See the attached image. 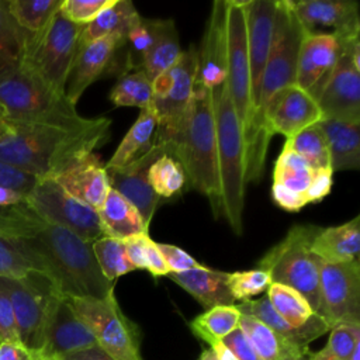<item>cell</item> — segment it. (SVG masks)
<instances>
[{
  "label": "cell",
  "mask_w": 360,
  "mask_h": 360,
  "mask_svg": "<svg viewBox=\"0 0 360 360\" xmlns=\"http://www.w3.org/2000/svg\"><path fill=\"white\" fill-rule=\"evenodd\" d=\"M0 233L60 295L105 298L114 292L115 283L103 276L91 243L39 217L25 201L0 210Z\"/></svg>",
  "instance_id": "cell-1"
},
{
  "label": "cell",
  "mask_w": 360,
  "mask_h": 360,
  "mask_svg": "<svg viewBox=\"0 0 360 360\" xmlns=\"http://www.w3.org/2000/svg\"><path fill=\"white\" fill-rule=\"evenodd\" d=\"M304 30L294 14L290 0H277L273 41L263 72L257 105L243 131L246 184L262 179L271 136L266 132L263 117L271 97L281 89L295 84L297 59Z\"/></svg>",
  "instance_id": "cell-2"
},
{
  "label": "cell",
  "mask_w": 360,
  "mask_h": 360,
  "mask_svg": "<svg viewBox=\"0 0 360 360\" xmlns=\"http://www.w3.org/2000/svg\"><path fill=\"white\" fill-rule=\"evenodd\" d=\"M110 125L104 117L93 128L79 131L11 122V134L0 142V160L38 179H52L72 160L104 143Z\"/></svg>",
  "instance_id": "cell-3"
},
{
  "label": "cell",
  "mask_w": 360,
  "mask_h": 360,
  "mask_svg": "<svg viewBox=\"0 0 360 360\" xmlns=\"http://www.w3.org/2000/svg\"><path fill=\"white\" fill-rule=\"evenodd\" d=\"M174 159L183 166L186 180L205 195L215 215L221 212L217 163V127L212 90L195 83L181 128L173 142Z\"/></svg>",
  "instance_id": "cell-4"
},
{
  "label": "cell",
  "mask_w": 360,
  "mask_h": 360,
  "mask_svg": "<svg viewBox=\"0 0 360 360\" xmlns=\"http://www.w3.org/2000/svg\"><path fill=\"white\" fill-rule=\"evenodd\" d=\"M0 105L8 122L79 131L93 128L100 121L82 117L65 94L51 89L24 62L0 73Z\"/></svg>",
  "instance_id": "cell-5"
},
{
  "label": "cell",
  "mask_w": 360,
  "mask_h": 360,
  "mask_svg": "<svg viewBox=\"0 0 360 360\" xmlns=\"http://www.w3.org/2000/svg\"><path fill=\"white\" fill-rule=\"evenodd\" d=\"M217 127V163L221 212L236 235L243 231L245 146L240 121L232 105L226 82L212 90Z\"/></svg>",
  "instance_id": "cell-6"
},
{
  "label": "cell",
  "mask_w": 360,
  "mask_h": 360,
  "mask_svg": "<svg viewBox=\"0 0 360 360\" xmlns=\"http://www.w3.org/2000/svg\"><path fill=\"white\" fill-rule=\"evenodd\" d=\"M319 229L315 225H294L280 242L257 260L259 269L269 273L271 283L298 291L315 314L319 311V269L322 260L314 255L311 245Z\"/></svg>",
  "instance_id": "cell-7"
},
{
  "label": "cell",
  "mask_w": 360,
  "mask_h": 360,
  "mask_svg": "<svg viewBox=\"0 0 360 360\" xmlns=\"http://www.w3.org/2000/svg\"><path fill=\"white\" fill-rule=\"evenodd\" d=\"M83 27L66 20L59 10L37 35L28 37L22 60L51 89L65 94L66 80L80 46Z\"/></svg>",
  "instance_id": "cell-8"
},
{
  "label": "cell",
  "mask_w": 360,
  "mask_h": 360,
  "mask_svg": "<svg viewBox=\"0 0 360 360\" xmlns=\"http://www.w3.org/2000/svg\"><path fill=\"white\" fill-rule=\"evenodd\" d=\"M66 298L107 354L114 360H143L139 350V329L121 311L114 292L105 298Z\"/></svg>",
  "instance_id": "cell-9"
},
{
  "label": "cell",
  "mask_w": 360,
  "mask_h": 360,
  "mask_svg": "<svg viewBox=\"0 0 360 360\" xmlns=\"http://www.w3.org/2000/svg\"><path fill=\"white\" fill-rule=\"evenodd\" d=\"M0 290L10 300L20 342L28 350L39 352L51 302L59 291L38 271H30L22 277H0Z\"/></svg>",
  "instance_id": "cell-10"
},
{
  "label": "cell",
  "mask_w": 360,
  "mask_h": 360,
  "mask_svg": "<svg viewBox=\"0 0 360 360\" xmlns=\"http://www.w3.org/2000/svg\"><path fill=\"white\" fill-rule=\"evenodd\" d=\"M197 76V46L190 45L180 59L153 83L152 107L158 115L155 138L173 142L188 110Z\"/></svg>",
  "instance_id": "cell-11"
},
{
  "label": "cell",
  "mask_w": 360,
  "mask_h": 360,
  "mask_svg": "<svg viewBox=\"0 0 360 360\" xmlns=\"http://www.w3.org/2000/svg\"><path fill=\"white\" fill-rule=\"evenodd\" d=\"M316 101L323 118L360 124V38L343 42Z\"/></svg>",
  "instance_id": "cell-12"
},
{
  "label": "cell",
  "mask_w": 360,
  "mask_h": 360,
  "mask_svg": "<svg viewBox=\"0 0 360 360\" xmlns=\"http://www.w3.org/2000/svg\"><path fill=\"white\" fill-rule=\"evenodd\" d=\"M25 202L39 217L72 231L89 243L103 238L97 211L66 193L53 179H39Z\"/></svg>",
  "instance_id": "cell-13"
},
{
  "label": "cell",
  "mask_w": 360,
  "mask_h": 360,
  "mask_svg": "<svg viewBox=\"0 0 360 360\" xmlns=\"http://www.w3.org/2000/svg\"><path fill=\"white\" fill-rule=\"evenodd\" d=\"M318 315L332 328L360 323V262L323 263L319 269Z\"/></svg>",
  "instance_id": "cell-14"
},
{
  "label": "cell",
  "mask_w": 360,
  "mask_h": 360,
  "mask_svg": "<svg viewBox=\"0 0 360 360\" xmlns=\"http://www.w3.org/2000/svg\"><path fill=\"white\" fill-rule=\"evenodd\" d=\"M246 0H226V86L232 105L242 125V132L248 124L250 110L248 34H246Z\"/></svg>",
  "instance_id": "cell-15"
},
{
  "label": "cell",
  "mask_w": 360,
  "mask_h": 360,
  "mask_svg": "<svg viewBox=\"0 0 360 360\" xmlns=\"http://www.w3.org/2000/svg\"><path fill=\"white\" fill-rule=\"evenodd\" d=\"M163 155H170L174 158L173 145L169 142L158 141L155 138L150 148L139 158L134 159L122 167L105 169L110 188L121 194L138 210L148 228L159 204V197L149 186L148 170L149 166Z\"/></svg>",
  "instance_id": "cell-16"
},
{
  "label": "cell",
  "mask_w": 360,
  "mask_h": 360,
  "mask_svg": "<svg viewBox=\"0 0 360 360\" xmlns=\"http://www.w3.org/2000/svg\"><path fill=\"white\" fill-rule=\"evenodd\" d=\"M305 34L333 35L339 41L360 37L359 4L349 0H290Z\"/></svg>",
  "instance_id": "cell-17"
},
{
  "label": "cell",
  "mask_w": 360,
  "mask_h": 360,
  "mask_svg": "<svg viewBox=\"0 0 360 360\" xmlns=\"http://www.w3.org/2000/svg\"><path fill=\"white\" fill-rule=\"evenodd\" d=\"M322 118L316 98L300 86L290 84L271 97L264 111L263 124L270 136L280 134L288 139L318 124Z\"/></svg>",
  "instance_id": "cell-18"
},
{
  "label": "cell",
  "mask_w": 360,
  "mask_h": 360,
  "mask_svg": "<svg viewBox=\"0 0 360 360\" xmlns=\"http://www.w3.org/2000/svg\"><path fill=\"white\" fill-rule=\"evenodd\" d=\"M97 339L84 321L73 311L66 297L58 294L51 302L39 353L59 359L97 346Z\"/></svg>",
  "instance_id": "cell-19"
},
{
  "label": "cell",
  "mask_w": 360,
  "mask_h": 360,
  "mask_svg": "<svg viewBox=\"0 0 360 360\" xmlns=\"http://www.w3.org/2000/svg\"><path fill=\"white\" fill-rule=\"evenodd\" d=\"M277 0H246V34H248V59H249V84H250V110L248 124L257 105L260 83L267 65L269 52L273 41L274 13ZM246 124V127H248ZM245 127V128H246ZM245 131V129H243Z\"/></svg>",
  "instance_id": "cell-20"
},
{
  "label": "cell",
  "mask_w": 360,
  "mask_h": 360,
  "mask_svg": "<svg viewBox=\"0 0 360 360\" xmlns=\"http://www.w3.org/2000/svg\"><path fill=\"white\" fill-rule=\"evenodd\" d=\"M226 0L212 3L210 17L197 48V76L195 83L211 90L226 80Z\"/></svg>",
  "instance_id": "cell-21"
},
{
  "label": "cell",
  "mask_w": 360,
  "mask_h": 360,
  "mask_svg": "<svg viewBox=\"0 0 360 360\" xmlns=\"http://www.w3.org/2000/svg\"><path fill=\"white\" fill-rule=\"evenodd\" d=\"M342 46L343 42L333 35L304 34L298 51L295 84L318 98Z\"/></svg>",
  "instance_id": "cell-22"
},
{
  "label": "cell",
  "mask_w": 360,
  "mask_h": 360,
  "mask_svg": "<svg viewBox=\"0 0 360 360\" xmlns=\"http://www.w3.org/2000/svg\"><path fill=\"white\" fill-rule=\"evenodd\" d=\"M66 193L98 211L110 191L105 165L94 152L83 155L52 177Z\"/></svg>",
  "instance_id": "cell-23"
},
{
  "label": "cell",
  "mask_w": 360,
  "mask_h": 360,
  "mask_svg": "<svg viewBox=\"0 0 360 360\" xmlns=\"http://www.w3.org/2000/svg\"><path fill=\"white\" fill-rule=\"evenodd\" d=\"M122 44V35H111L79 46L65 86V96L72 104L76 105L84 90L112 66Z\"/></svg>",
  "instance_id": "cell-24"
},
{
  "label": "cell",
  "mask_w": 360,
  "mask_h": 360,
  "mask_svg": "<svg viewBox=\"0 0 360 360\" xmlns=\"http://www.w3.org/2000/svg\"><path fill=\"white\" fill-rule=\"evenodd\" d=\"M235 305L240 314L259 319L277 335H280L283 339L302 350H309V343L322 336L323 333L329 332L330 329L326 321L321 318L318 314H315L309 321H307L301 326L290 325L273 309L266 295L257 300H248Z\"/></svg>",
  "instance_id": "cell-25"
},
{
  "label": "cell",
  "mask_w": 360,
  "mask_h": 360,
  "mask_svg": "<svg viewBox=\"0 0 360 360\" xmlns=\"http://www.w3.org/2000/svg\"><path fill=\"white\" fill-rule=\"evenodd\" d=\"M177 285L194 297L205 309L218 305H233L235 300L228 288V273L198 266L183 273L167 274Z\"/></svg>",
  "instance_id": "cell-26"
},
{
  "label": "cell",
  "mask_w": 360,
  "mask_h": 360,
  "mask_svg": "<svg viewBox=\"0 0 360 360\" xmlns=\"http://www.w3.org/2000/svg\"><path fill=\"white\" fill-rule=\"evenodd\" d=\"M311 249L323 263H345L359 260L360 217L336 225L321 228L312 240Z\"/></svg>",
  "instance_id": "cell-27"
},
{
  "label": "cell",
  "mask_w": 360,
  "mask_h": 360,
  "mask_svg": "<svg viewBox=\"0 0 360 360\" xmlns=\"http://www.w3.org/2000/svg\"><path fill=\"white\" fill-rule=\"evenodd\" d=\"M318 127L325 135L332 172L360 167V124L322 118Z\"/></svg>",
  "instance_id": "cell-28"
},
{
  "label": "cell",
  "mask_w": 360,
  "mask_h": 360,
  "mask_svg": "<svg viewBox=\"0 0 360 360\" xmlns=\"http://www.w3.org/2000/svg\"><path fill=\"white\" fill-rule=\"evenodd\" d=\"M97 214L103 236L124 240L129 236L148 232V226L138 210L112 188H110Z\"/></svg>",
  "instance_id": "cell-29"
},
{
  "label": "cell",
  "mask_w": 360,
  "mask_h": 360,
  "mask_svg": "<svg viewBox=\"0 0 360 360\" xmlns=\"http://www.w3.org/2000/svg\"><path fill=\"white\" fill-rule=\"evenodd\" d=\"M239 328L252 343L260 360H305L309 353V350L291 345L253 316L240 314Z\"/></svg>",
  "instance_id": "cell-30"
},
{
  "label": "cell",
  "mask_w": 360,
  "mask_h": 360,
  "mask_svg": "<svg viewBox=\"0 0 360 360\" xmlns=\"http://www.w3.org/2000/svg\"><path fill=\"white\" fill-rule=\"evenodd\" d=\"M158 127V115L152 104L142 108L136 121L132 124L110 160L105 163V169L122 167L145 153L153 143Z\"/></svg>",
  "instance_id": "cell-31"
},
{
  "label": "cell",
  "mask_w": 360,
  "mask_h": 360,
  "mask_svg": "<svg viewBox=\"0 0 360 360\" xmlns=\"http://www.w3.org/2000/svg\"><path fill=\"white\" fill-rule=\"evenodd\" d=\"M141 14L129 0H112L91 22L82 30L80 45L90 44L111 35H122L125 38L129 27Z\"/></svg>",
  "instance_id": "cell-32"
},
{
  "label": "cell",
  "mask_w": 360,
  "mask_h": 360,
  "mask_svg": "<svg viewBox=\"0 0 360 360\" xmlns=\"http://www.w3.org/2000/svg\"><path fill=\"white\" fill-rule=\"evenodd\" d=\"M181 52L183 51L174 21L158 20L155 41L143 59L142 69L153 82L180 59Z\"/></svg>",
  "instance_id": "cell-33"
},
{
  "label": "cell",
  "mask_w": 360,
  "mask_h": 360,
  "mask_svg": "<svg viewBox=\"0 0 360 360\" xmlns=\"http://www.w3.org/2000/svg\"><path fill=\"white\" fill-rule=\"evenodd\" d=\"M315 172L301 156L284 145L274 165L273 186L283 187L302 197L308 205L307 193Z\"/></svg>",
  "instance_id": "cell-34"
},
{
  "label": "cell",
  "mask_w": 360,
  "mask_h": 360,
  "mask_svg": "<svg viewBox=\"0 0 360 360\" xmlns=\"http://www.w3.org/2000/svg\"><path fill=\"white\" fill-rule=\"evenodd\" d=\"M240 312L236 305H218L205 309L190 322L191 332L210 346L221 342L239 326Z\"/></svg>",
  "instance_id": "cell-35"
},
{
  "label": "cell",
  "mask_w": 360,
  "mask_h": 360,
  "mask_svg": "<svg viewBox=\"0 0 360 360\" xmlns=\"http://www.w3.org/2000/svg\"><path fill=\"white\" fill-rule=\"evenodd\" d=\"M153 83L143 69L125 72L110 91V100L115 107L146 108L152 104Z\"/></svg>",
  "instance_id": "cell-36"
},
{
  "label": "cell",
  "mask_w": 360,
  "mask_h": 360,
  "mask_svg": "<svg viewBox=\"0 0 360 360\" xmlns=\"http://www.w3.org/2000/svg\"><path fill=\"white\" fill-rule=\"evenodd\" d=\"M62 0H7L17 25L30 37L39 34L59 10Z\"/></svg>",
  "instance_id": "cell-37"
},
{
  "label": "cell",
  "mask_w": 360,
  "mask_h": 360,
  "mask_svg": "<svg viewBox=\"0 0 360 360\" xmlns=\"http://www.w3.org/2000/svg\"><path fill=\"white\" fill-rule=\"evenodd\" d=\"M266 297L273 309L292 326H301L315 315L308 301L298 291L287 285L271 283Z\"/></svg>",
  "instance_id": "cell-38"
},
{
  "label": "cell",
  "mask_w": 360,
  "mask_h": 360,
  "mask_svg": "<svg viewBox=\"0 0 360 360\" xmlns=\"http://www.w3.org/2000/svg\"><path fill=\"white\" fill-rule=\"evenodd\" d=\"M28 37L11 17L7 0H0V73L22 60Z\"/></svg>",
  "instance_id": "cell-39"
},
{
  "label": "cell",
  "mask_w": 360,
  "mask_h": 360,
  "mask_svg": "<svg viewBox=\"0 0 360 360\" xmlns=\"http://www.w3.org/2000/svg\"><path fill=\"white\" fill-rule=\"evenodd\" d=\"M284 145L301 156L314 170L332 169L328 143L318 124L302 129L292 138H288Z\"/></svg>",
  "instance_id": "cell-40"
},
{
  "label": "cell",
  "mask_w": 360,
  "mask_h": 360,
  "mask_svg": "<svg viewBox=\"0 0 360 360\" xmlns=\"http://www.w3.org/2000/svg\"><path fill=\"white\" fill-rule=\"evenodd\" d=\"M91 249L103 276L112 283L135 270L128 260L122 239L103 236L91 243Z\"/></svg>",
  "instance_id": "cell-41"
},
{
  "label": "cell",
  "mask_w": 360,
  "mask_h": 360,
  "mask_svg": "<svg viewBox=\"0 0 360 360\" xmlns=\"http://www.w3.org/2000/svg\"><path fill=\"white\" fill-rule=\"evenodd\" d=\"M148 181L158 197L170 198L184 186L186 174L177 159L163 155L149 166Z\"/></svg>",
  "instance_id": "cell-42"
},
{
  "label": "cell",
  "mask_w": 360,
  "mask_h": 360,
  "mask_svg": "<svg viewBox=\"0 0 360 360\" xmlns=\"http://www.w3.org/2000/svg\"><path fill=\"white\" fill-rule=\"evenodd\" d=\"M360 343V323H339L329 329L328 343L311 352L307 360H350L354 346Z\"/></svg>",
  "instance_id": "cell-43"
},
{
  "label": "cell",
  "mask_w": 360,
  "mask_h": 360,
  "mask_svg": "<svg viewBox=\"0 0 360 360\" xmlns=\"http://www.w3.org/2000/svg\"><path fill=\"white\" fill-rule=\"evenodd\" d=\"M156 24L158 20H149L139 15L127 31L122 45L127 52V69H142L143 59L155 41Z\"/></svg>",
  "instance_id": "cell-44"
},
{
  "label": "cell",
  "mask_w": 360,
  "mask_h": 360,
  "mask_svg": "<svg viewBox=\"0 0 360 360\" xmlns=\"http://www.w3.org/2000/svg\"><path fill=\"white\" fill-rule=\"evenodd\" d=\"M226 283L235 302H243L267 291L271 284V278L267 271L257 267L253 270L228 273Z\"/></svg>",
  "instance_id": "cell-45"
},
{
  "label": "cell",
  "mask_w": 360,
  "mask_h": 360,
  "mask_svg": "<svg viewBox=\"0 0 360 360\" xmlns=\"http://www.w3.org/2000/svg\"><path fill=\"white\" fill-rule=\"evenodd\" d=\"M111 3L112 0H62L59 13L70 22L86 27Z\"/></svg>",
  "instance_id": "cell-46"
},
{
  "label": "cell",
  "mask_w": 360,
  "mask_h": 360,
  "mask_svg": "<svg viewBox=\"0 0 360 360\" xmlns=\"http://www.w3.org/2000/svg\"><path fill=\"white\" fill-rule=\"evenodd\" d=\"M34 271L15 245L0 233V277H22Z\"/></svg>",
  "instance_id": "cell-47"
},
{
  "label": "cell",
  "mask_w": 360,
  "mask_h": 360,
  "mask_svg": "<svg viewBox=\"0 0 360 360\" xmlns=\"http://www.w3.org/2000/svg\"><path fill=\"white\" fill-rule=\"evenodd\" d=\"M39 179L0 160V187L11 188L28 197Z\"/></svg>",
  "instance_id": "cell-48"
},
{
  "label": "cell",
  "mask_w": 360,
  "mask_h": 360,
  "mask_svg": "<svg viewBox=\"0 0 360 360\" xmlns=\"http://www.w3.org/2000/svg\"><path fill=\"white\" fill-rule=\"evenodd\" d=\"M156 246L162 253L170 273H183L201 266V263H198L191 255H188L187 252H184L181 248L176 245L156 242Z\"/></svg>",
  "instance_id": "cell-49"
},
{
  "label": "cell",
  "mask_w": 360,
  "mask_h": 360,
  "mask_svg": "<svg viewBox=\"0 0 360 360\" xmlns=\"http://www.w3.org/2000/svg\"><path fill=\"white\" fill-rule=\"evenodd\" d=\"M1 342H20L14 312L3 290H0V343Z\"/></svg>",
  "instance_id": "cell-50"
},
{
  "label": "cell",
  "mask_w": 360,
  "mask_h": 360,
  "mask_svg": "<svg viewBox=\"0 0 360 360\" xmlns=\"http://www.w3.org/2000/svg\"><path fill=\"white\" fill-rule=\"evenodd\" d=\"M221 342L232 352V354L238 360H260L252 343L249 342V339L239 326L235 330H232L228 336H225Z\"/></svg>",
  "instance_id": "cell-51"
},
{
  "label": "cell",
  "mask_w": 360,
  "mask_h": 360,
  "mask_svg": "<svg viewBox=\"0 0 360 360\" xmlns=\"http://www.w3.org/2000/svg\"><path fill=\"white\" fill-rule=\"evenodd\" d=\"M149 238L150 236L148 232H142L124 239L128 260L135 270L136 269L145 270V253H146V243Z\"/></svg>",
  "instance_id": "cell-52"
},
{
  "label": "cell",
  "mask_w": 360,
  "mask_h": 360,
  "mask_svg": "<svg viewBox=\"0 0 360 360\" xmlns=\"http://www.w3.org/2000/svg\"><path fill=\"white\" fill-rule=\"evenodd\" d=\"M332 179H333L332 169H322V170L315 172L312 183H311V186L308 188V193H307L308 204L319 202L321 200H323L330 193L332 181H333Z\"/></svg>",
  "instance_id": "cell-53"
},
{
  "label": "cell",
  "mask_w": 360,
  "mask_h": 360,
  "mask_svg": "<svg viewBox=\"0 0 360 360\" xmlns=\"http://www.w3.org/2000/svg\"><path fill=\"white\" fill-rule=\"evenodd\" d=\"M145 270H148L153 277L167 276L170 271L165 263L162 253L159 252L156 242L150 238L146 243V253H145Z\"/></svg>",
  "instance_id": "cell-54"
},
{
  "label": "cell",
  "mask_w": 360,
  "mask_h": 360,
  "mask_svg": "<svg viewBox=\"0 0 360 360\" xmlns=\"http://www.w3.org/2000/svg\"><path fill=\"white\" fill-rule=\"evenodd\" d=\"M0 360H32V352L21 342H1Z\"/></svg>",
  "instance_id": "cell-55"
},
{
  "label": "cell",
  "mask_w": 360,
  "mask_h": 360,
  "mask_svg": "<svg viewBox=\"0 0 360 360\" xmlns=\"http://www.w3.org/2000/svg\"><path fill=\"white\" fill-rule=\"evenodd\" d=\"M56 360H114L110 354H107L98 345L82 352H76L68 356H62Z\"/></svg>",
  "instance_id": "cell-56"
},
{
  "label": "cell",
  "mask_w": 360,
  "mask_h": 360,
  "mask_svg": "<svg viewBox=\"0 0 360 360\" xmlns=\"http://www.w3.org/2000/svg\"><path fill=\"white\" fill-rule=\"evenodd\" d=\"M210 349L214 352V354L217 356L218 360H238L232 352L222 343V342H217L214 345L210 346Z\"/></svg>",
  "instance_id": "cell-57"
},
{
  "label": "cell",
  "mask_w": 360,
  "mask_h": 360,
  "mask_svg": "<svg viewBox=\"0 0 360 360\" xmlns=\"http://www.w3.org/2000/svg\"><path fill=\"white\" fill-rule=\"evenodd\" d=\"M13 131V127H11V122H8L6 120V114H4V110L3 107L0 105V142L4 141Z\"/></svg>",
  "instance_id": "cell-58"
},
{
  "label": "cell",
  "mask_w": 360,
  "mask_h": 360,
  "mask_svg": "<svg viewBox=\"0 0 360 360\" xmlns=\"http://www.w3.org/2000/svg\"><path fill=\"white\" fill-rule=\"evenodd\" d=\"M197 360H218L211 349H204Z\"/></svg>",
  "instance_id": "cell-59"
},
{
  "label": "cell",
  "mask_w": 360,
  "mask_h": 360,
  "mask_svg": "<svg viewBox=\"0 0 360 360\" xmlns=\"http://www.w3.org/2000/svg\"><path fill=\"white\" fill-rule=\"evenodd\" d=\"M32 360H56V359H52V357L44 356V354H42V353H39V352H32Z\"/></svg>",
  "instance_id": "cell-60"
},
{
  "label": "cell",
  "mask_w": 360,
  "mask_h": 360,
  "mask_svg": "<svg viewBox=\"0 0 360 360\" xmlns=\"http://www.w3.org/2000/svg\"><path fill=\"white\" fill-rule=\"evenodd\" d=\"M305 360H307V359H305Z\"/></svg>",
  "instance_id": "cell-61"
}]
</instances>
